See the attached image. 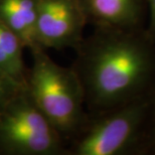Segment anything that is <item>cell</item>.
I'll list each match as a JSON object with an SVG mask.
<instances>
[{
	"instance_id": "1",
	"label": "cell",
	"mask_w": 155,
	"mask_h": 155,
	"mask_svg": "<svg viewBox=\"0 0 155 155\" xmlns=\"http://www.w3.org/2000/svg\"><path fill=\"white\" fill-rule=\"evenodd\" d=\"M73 70L89 114L151 97L155 92V40L146 28L94 26L76 49Z\"/></svg>"
},
{
	"instance_id": "2",
	"label": "cell",
	"mask_w": 155,
	"mask_h": 155,
	"mask_svg": "<svg viewBox=\"0 0 155 155\" xmlns=\"http://www.w3.org/2000/svg\"><path fill=\"white\" fill-rule=\"evenodd\" d=\"M29 51L32 66L27 73V92L68 145L89 120L81 82L72 67L60 66L41 46Z\"/></svg>"
},
{
	"instance_id": "3",
	"label": "cell",
	"mask_w": 155,
	"mask_h": 155,
	"mask_svg": "<svg viewBox=\"0 0 155 155\" xmlns=\"http://www.w3.org/2000/svg\"><path fill=\"white\" fill-rule=\"evenodd\" d=\"M153 95L97 114L67 145L66 155L142 154Z\"/></svg>"
},
{
	"instance_id": "4",
	"label": "cell",
	"mask_w": 155,
	"mask_h": 155,
	"mask_svg": "<svg viewBox=\"0 0 155 155\" xmlns=\"http://www.w3.org/2000/svg\"><path fill=\"white\" fill-rule=\"evenodd\" d=\"M67 142L26 87L0 107V155H66Z\"/></svg>"
},
{
	"instance_id": "5",
	"label": "cell",
	"mask_w": 155,
	"mask_h": 155,
	"mask_svg": "<svg viewBox=\"0 0 155 155\" xmlns=\"http://www.w3.org/2000/svg\"><path fill=\"white\" fill-rule=\"evenodd\" d=\"M88 24L81 0H38L35 38L46 48H74L84 39Z\"/></svg>"
},
{
	"instance_id": "6",
	"label": "cell",
	"mask_w": 155,
	"mask_h": 155,
	"mask_svg": "<svg viewBox=\"0 0 155 155\" xmlns=\"http://www.w3.org/2000/svg\"><path fill=\"white\" fill-rule=\"evenodd\" d=\"M88 23L122 29L146 28L147 0H81Z\"/></svg>"
},
{
	"instance_id": "7",
	"label": "cell",
	"mask_w": 155,
	"mask_h": 155,
	"mask_svg": "<svg viewBox=\"0 0 155 155\" xmlns=\"http://www.w3.org/2000/svg\"><path fill=\"white\" fill-rule=\"evenodd\" d=\"M36 4L38 0H0V20L29 51L39 46L35 38Z\"/></svg>"
},
{
	"instance_id": "8",
	"label": "cell",
	"mask_w": 155,
	"mask_h": 155,
	"mask_svg": "<svg viewBox=\"0 0 155 155\" xmlns=\"http://www.w3.org/2000/svg\"><path fill=\"white\" fill-rule=\"evenodd\" d=\"M22 41L0 20V69L20 86L26 87L28 68L23 58Z\"/></svg>"
},
{
	"instance_id": "9",
	"label": "cell",
	"mask_w": 155,
	"mask_h": 155,
	"mask_svg": "<svg viewBox=\"0 0 155 155\" xmlns=\"http://www.w3.org/2000/svg\"><path fill=\"white\" fill-rule=\"evenodd\" d=\"M22 88L15 81L9 77L7 74L0 69V107H2L6 102L17 94Z\"/></svg>"
},
{
	"instance_id": "10",
	"label": "cell",
	"mask_w": 155,
	"mask_h": 155,
	"mask_svg": "<svg viewBox=\"0 0 155 155\" xmlns=\"http://www.w3.org/2000/svg\"><path fill=\"white\" fill-rule=\"evenodd\" d=\"M155 154V92L152 97L151 111L148 126L145 134L142 154Z\"/></svg>"
},
{
	"instance_id": "11",
	"label": "cell",
	"mask_w": 155,
	"mask_h": 155,
	"mask_svg": "<svg viewBox=\"0 0 155 155\" xmlns=\"http://www.w3.org/2000/svg\"><path fill=\"white\" fill-rule=\"evenodd\" d=\"M148 6V22L146 30L155 40V0H147Z\"/></svg>"
}]
</instances>
